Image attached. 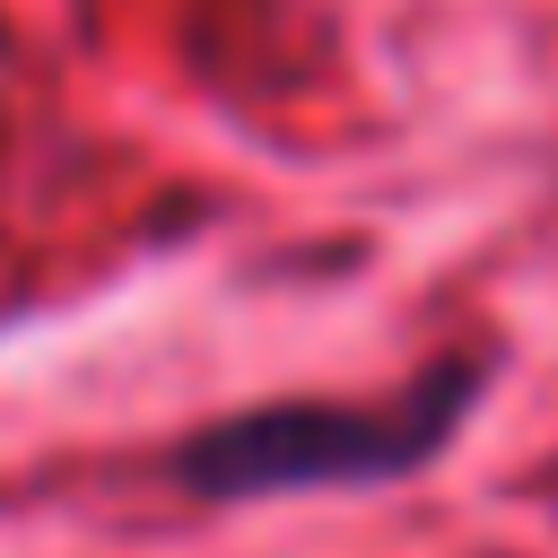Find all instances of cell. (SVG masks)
<instances>
[{
    "label": "cell",
    "mask_w": 558,
    "mask_h": 558,
    "mask_svg": "<svg viewBox=\"0 0 558 558\" xmlns=\"http://www.w3.org/2000/svg\"><path fill=\"white\" fill-rule=\"evenodd\" d=\"M488 357H445L392 401H279V410H235L201 436L174 445V488L209 506H253V497H305V488H392L427 471L471 401L488 392Z\"/></svg>",
    "instance_id": "obj_1"
}]
</instances>
